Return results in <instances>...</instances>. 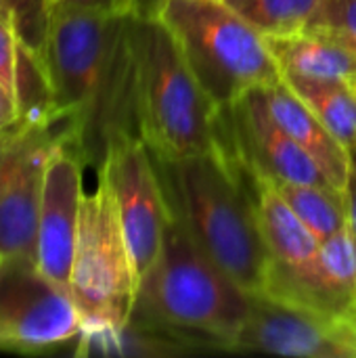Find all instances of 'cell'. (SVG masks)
I'll list each match as a JSON object with an SVG mask.
<instances>
[{
  "instance_id": "cb8c5ba5",
  "label": "cell",
  "mask_w": 356,
  "mask_h": 358,
  "mask_svg": "<svg viewBox=\"0 0 356 358\" xmlns=\"http://www.w3.org/2000/svg\"><path fill=\"white\" fill-rule=\"evenodd\" d=\"M17 126V105L13 94L0 84V132Z\"/></svg>"
},
{
  "instance_id": "d4e9b609",
  "label": "cell",
  "mask_w": 356,
  "mask_h": 358,
  "mask_svg": "<svg viewBox=\"0 0 356 358\" xmlns=\"http://www.w3.org/2000/svg\"><path fill=\"white\" fill-rule=\"evenodd\" d=\"M166 0H130L132 13L141 19H155Z\"/></svg>"
},
{
  "instance_id": "52a82bcc",
  "label": "cell",
  "mask_w": 356,
  "mask_h": 358,
  "mask_svg": "<svg viewBox=\"0 0 356 358\" xmlns=\"http://www.w3.org/2000/svg\"><path fill=\"white\" fill-rule=\"evenodd\" d=\"M250 178L254 182L260 229L269 252L266 285L258 296L336 315H355L325 273L321 241L292 212L269 180Z\"/></svg>"
},
{
  "instance_id": "7c38bea8",
  "label": "cell",
  "mask_w": 356,
  "mask_h": 358,
  "mask_svg": "<svg viewBox=\"0 0 356 358\" xmlns=\"http://www.w3.org/2000/svg\"><path fill=\"white\" fill-rule=\"evenodd\" d=\"M59 136L61 130H8L0 166V258H36L44 168Z\"/></svg>"
},
{
  "instance_id": "6da1fadb",
  "label": "cell",
  "mask_w": 356,
  "mask_h": 358,
  "mask_svg": "<svg viewBox=\"0 0 356 358\" xmlns=\"http://www.w3.org/2000/svg\"><path fill=\"white\" fill-rule=\"evenodd\" d=\"M132 13L52 6L44 67L61 136L99 168L109 147L138 134Z\"/></svg>"
},
{
  "instance_id": "7a4b0ae2",
  "label": "cell",
  "mask_w": 356,
  "mask_h": 358,
  "mask_svg": "<svg viewBox=\"0 0 356 358\" xmlns=\"http://www.w3.org/2000/svg\"><path fill=\"white\" fill-rule=\"evenodd\" d=\"M248 313L250 294L172 216L153 264L141 277L126 336L166 352H233Z\"/></svg>"
},
{
  "instance_id": "9a60e30c",
  "label": "cell",
  "mask_w": 356,
  "mask_h": 358,
  "mask_svg": "<svg viewBox=\"0 0 356 358\" xmlns=\"http://www.w3.org/2000/svg\"><path fill=\"white\" fill-rule=\"evenodd\" d=\"M283 76L340 82L356 90V46L323 29L266 40Z\"/></svg>"
},
{
  "instance_id": "ffe728a7",
  "label": "cell",
  "mask_w": 356,
  "mask_h": 358,
  "mask_svg": "<svg viewBox=\"0 0 356 358\" xmlns=\"http://www.w3.org/2000/svg\"><path fill=\"white\" fill-rule=\"evenodd\" d=\"M50 8V0H0V19L15 31L23 46L42 57Z\"/></svg>"
},
{
  "instance_id": "4fadbf2b",
  "label": "cell",
  "mask_w": 356,
  "mask_h": 358,
  "mask_svg": "<svg viewBox=\"0 0 356 358\" xmlns=\"http://www.w3.org/2000/svg\"><path fill=\"white\" fill-rule=\"evenodd\" d=\"M84 159L63 138L55 143L46 168L36 233V262L57 283L69 287L71 262L84 197Z\"/></svg>"
},
{
  "instance_id": "ac0fdd59",
  "label": "cell",
  "mask_w": 356,
  "mask_h": 358,
  "mask_svg": "<svg viewBox=\"0 0 356 358\" xmlns=\"http://www.w3.org/2000/svg\"><path fill=\"white\" fill-rule=\"evenodd\" d=\"M260 36L287 38L306 29L321 0H225Z\"/></svg>"
},
{
  "instance_id": "3957f363",
  "label": "cell",
  "mask_w": 356,
  "mask_h": 358,
  "mask_svg": "<svg viewBox=\"0 0 356 358\" xmlns=\"http://www.w3.org/2000/svg\"><path fill=\"white\" fill-rule=\"evenodd\" d=\"M155 164L174 216L199 248L250 296L262 294L269 252L250 174L218 141L208 153Z\"/></svg>"
},
{
  "instance_id": "484cf974",
  "label": "cell",
  "mask_w": 356,
  "mask_h": 358,
  "mask_svg": "<svg viewBox=\"0 0 356 358\" xmlns=\"http://www.w3.org/2000/svg\"><path fill=\"white\" fill-rule=\"evenodd\" d=\"M346 197H348L350 222L356 231V149L350 151V178H348V187H346Z\"/></svg>"
},
{
  "instance_id": "4316f807",
  "label": "cell",
  "mask_w": 356,
  "mask_h": 358,
  "mask_svg": "<svg viewBox=\"0 0 356 358\" xmlns=\"http://www.w3.org/2000/svg\"><path fill=\"white\" fill-rule=\"evenodd\" d=\"M6 136H8V130L0 132V166H2V155H4V147H6Z\"/></svg>"
},
{
  "instance_id": "30bf717a",
  "label": "cell",
  "mask_w": 356,
  "mask_h": 358,
  "mask_svg": "<svg viewBox=\"0 0 356 358\" xmlns=\"http://www.w3.org/2000/svg\"><path fill=\"white\" fill-rule=\"evenodd\" d=\"M233 352L356 358V315H336L269 296H250V313Z\"/></svg>"
},
{
  "instance_id": "9c48e42d",
  "label": "cell",
  "mask_w": 356,
  "mask_h": 358,
  "mask_svg": "<svg viewBox=\"0 0 356 358\" xmlns=\"http://www.w3.org/2000/svg\"><path fill=\"white\" fill-rule=\"evenodd\" d=\"M111 185L138 277L153 264L174 212L153 153L138 134L115 141L97 168Z\"/></svg>"
},
{
  "instance_id": "44dd1931",
  "label": "cell",
  "mask_w": 356,
  "mask_h": 358,
  "mask_svg": "<svg viewBox=\"0 0 356 358\" xmlns=\"http://www.w3.org/2000/svg\"><path fill=\"white\" fill-rule=\"evenodd\" d=\"M308 27L329 31L356 46V0H321Z\"/></svg>"
},
{
  "instance_id": "d6986e66",
  "label": "cell",
  "mask_w": 356,
  "mask_h": 358,
  "mask_svg": "<svg viewBox=\"0 0 356 358\" xmlns=\"http://www.w3.org/2000/svg\"><path fill=\"white\" fill-rule=\"evenodd\" d=\"M321 260L332 285L356 315V231L353 222L321 239Z\"/></svg>"
},
{
  "instance_id": "ba28073f",
  "label": "cell",
  "mask_w": 356,
  "mask_h": 358,
  "mask_svg": "<svg viewBox=\"0 0 356 358\" xmlns=\"http://www.w3.org/2000/svg\"><path fill=\"white\" fill-rule=\"evenodd\" d=\"M82 334L69 287L52 281L34 256L0 258V350L46 352Z\"/></svg>"
},
{
  "instance_id": "5b68a950",
  "label": "cell",
  "mask_w": 356,
  "mask_h": 358,
  "mask_svg": "<svg viewBox=\"0 0 356 358\" xmlns=\"http://www.w3.org/2000/svg\"><path fill=\"white\" fill-rule=\"evenodd\" d=\"M138 283L141 277L111 185L99 172L97 189L82 197L69 277V292L82 317V352L94 344L103 350H120L136 304Z\"/></svg>"
},
{
  "instance_id": "277c9868",
  "label": "cell",
  "mask_w": 356,
  "mask_h": 358,
  "mask_svg": "<svg viewBox=\"0 0 356 358\" xmlns=\"http://www.w3.org/2000/svg\"><path fill=\"white\" fill-rule=\"evenodd\" d=\"M136 128L155 159L208 153L218 141L220 107L201 90L170 31L155 19H134Z\"/></svg>"
},
{
  "instance_id": "7402d4cb",
  "label": "cell",
  "mask_w": 356,
  "mask_h": 358,
  "mask_svg": "<svg viewBox=\"0 0 356 358\" xmlns=\"http://www.w3.org/2000/svg\"><path fill=\"white\" fill-rule=\"evenodd\" d=\"M17 52H19V38L0 19V84L13 94V99H15Z\"/></svg>"
},
{
  "instance_id": "603a6c76",
  "label": "cell",
  "mask_w": 356,
  "mask_h": 358,
  "mask_svg": "<svg viewBox=\"0 0 356 358\" xmlns=\"http://www.w3.org/2000/svg\"><path fill=\"white\" fill-rule=\"evenodd\" d=\"M50 6L99 10V13H132L130 0H50Z\"/></svg>"
},
{
  "instance_id": "8fae6325",
  "label": "cell",
  "mask_w": 356,
  "mask_h": 358,
  "mask_svg": "<svg viewBox=\"0 0 356 358\" xmlns=\"http://www.w3.org/2000/svg\"><path fill=\"white\" fill-rule=\"evenodd\" d=\"M218 143L254 178L329 185L313 157L273 120L262 90L220 109Z\"/></svg>"
},
{
  "instance_id": "e0dca14e",
  "label": "cell",
  "mask_w": 356,
  "mask_h": 358,
  "mask_svg": "<svg viewBox=\"0 0 356 358\" xmlns=\"http://www.w3.org/2000/svg\"><path fill=\"white\" fill-rule=\"evenodd\" d=\"M271 182V180H269ZM292 212L313 231L321 241L350 222L346 191L332 185H296L271 182Z\"/></svg>"
},
{
  "instance_id": "5bb4252c",
  "label": "cell",
  "mask_w": 356,
  "mask_h": 358,
  "mask_svg": "<svg viewBox=\"0 0 356 358\" xmlns=\"http://www.w3.org/2000/svg\"><path fill=\"white\" fill-rule=\"evenodd\" d=\"M273 120L313 157L327 182L346 191L350 178V151L323 126L308 105L283 82L262 88Z\"/></svg>"
},
{
  "instance_id": "8992f818",
  "label": "cell",
  "mask_w": 356,
  "mask_h": 358,
  "mask_svg": "<svg viewBox=\"0 0 356 358\" xmlns=\"http://www.w3.org/2000/svg\"><path fill=\"white\" fill-rule=\"evenodd\" d=\"M157 19L201 90L220 109L283 82L266 38L225 0H166Z\"/></svg>"
},
{
  "instance_id": "2e32d148",
  "label": "cell",
  "mask_w": 356,
  "mask_h": 358,
  "mask_svg": "<svg viewBox=\"0 0 356 358\" xmlns=\"http://www.w3.org/2000/svg\"><path fill=\"white\" fill-rule=\"evenodd\" d=\"M285 84L308 105L323 126L348 149H356V90L340 82L283 76Z\"/></svg>"
}]
</instances>
